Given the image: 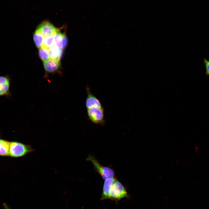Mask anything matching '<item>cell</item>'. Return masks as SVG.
<instances>
[{
  "label": "cell",
  "mask_w": 209,
  "mask_h": 209,
  "mask_svg": "<svg viewBox=\"0 0 209 209\" xmlns=\"http://www.w3.org/2000/svg\"><path fill=\"white\" fill-rule=\"evenodd\" d=\"M60 30L57 29V32L53 37V44L59 49H63L62 35L63 33H61Z\"/></svg>",
  "instance_id": "12"
},
{
  "label": "cell",
  "mask_w": 209,
  "mask_h": 209,
  "mask_svg": "<svg viewBox=\"0 0 209 209\" xmlns=\"http://www.w3.org/2000/svg\"><path fill=\"white\" fill-rule=\"evenodd\" d=\"M53 37V36L51 35L43 37L42 47L48 49L50 47L54 44Z\"/></svg>",
  "instance_id": "14"
},
{
  "label": "cell",
  "mask_w": 209,
  "mask_h": 209,
  "mask_svg": "<svg viewBox=\"0 0 209 209\" xmlns=\"http://www.w3.org/2000/svg\"><path fill=\"white\" fill-rule=\"evenodd\" d=\"M34 151V150L28 145L16 141L10 143L9 156L13 157L23 156Z\"/></svg>",
  "instance_id": "1"
},
{
  "label": "cell",
  "mask_w": 209,
  "mask_h": 209,
  "mask_svg": "<svg viewBox=\"0 0 209 209\" xmlns=\"http://www.w3.org/2000/svg\"><path fill=\"white\" fill-rule=\"evenodd\" d=\"M43 66L47 73H54L57 72L60 66V60L49 59L43 61Z\"/></svg>",
  "instance_id": "7"
},
{
  "label": "cell",
  "mask_w": 209,
  "mask_h": 209,
  "mask_svg": "<svg viewBox=\"0 0 209 209\" xmlns=\"http://www.w3.org/2000/svg\"><path fill=\"white\" fill-rule=\"evenodd\" d=\"M2 139H0V145H1V141H2Z\"/></svg>",
  "instance_id": "19"
},
{
  "label": "cell",
  "mask_w": 209,
  "mask_h": 209,
  "mask_svg": "<svg viewBox=\"0 0 209 209\" xmlns=\"http://www.w3.org/2000/svg\"><path fill=\"white\" fill-rule=\"evenodd\" d=\"M57 29L48 21H45L41 23L37 30L39 31L43 37L51 35L54 36Z\"/></svg>",
  "instance_id": "5"
},
{
  "label": "cell",
  "mask_w": 209,
  "mask_h": 209,
  "mask_svg": "<svg viewBox=\"0 0 209 209\" xmlns=\"http://www.w3.org/2000/svg\"><path fill=\"white\" fill-rule=\"evenodd\" d=\"M128 197L127 193L124 186L116 180L111 187L109 199L117 201Z\"/></svg>",
  "instance_id": "2"
},
{
  "label": "cell",
  "mask_w": 209,
  "mask_h": 209,
  "mask_svg": "<svg viewBox=\"0 0 209 209\" xmlns=\"http://www.w3.org/2000/svg\"><path fill=\"white\" fill-rule=\"evenodd\" d=\"M87 97L86 100V106L87 109L93 107L103 108L99 100L91 92L89 88L86 87Z\"/></svg>",
  "instance_id": "6"
},
{
  "label": "cell",
  "mask_w": 209,
  "mask_h": 209,
  "mask_svg": "<svg viewBox=\"0 0 209 209\" xmlns=\"http://www.w3.org/2000/svg\"><path fill=\"white\" fill-rule=\"evenodd\" d=\"M67 38L64 33L62 35V49H64L66 46L67 44Z\"/></svg>",
  "instance_id": "17"
},
{
  "label": "cell",
  "mask_w": 209,
  "mask_h": 209,
  "mask_svg": "<svg viewBox=\"0 0 209 209\" xmlns=\"http://www.w3.org/2000/svg\"><path fill=\"white\" fill-rule=\"evenodd\" d=\"M89 119L95 124L104 125L105 123L103 108L93 107L87 109Z\"/></svg>",
  "instance_id": "3"
},
{
  "label": "cell",
  "mask_w": 209,
  "mask_h": 209,
  "mask_svg": "<svg viewBox=\"0 0 209 209\" xmlns=\"http://www.w3.org/2000/svg\"><path fill=\"white\" fill-rule=\"evenodd\" d=\"M62 50L59 49L53 44L48 49L49 59L60 60L62 54Z\"/></svg>",
  "instance_id": "10"
},
{
  "label": "cell",
  "mask_w": 209,
  "mask_h": 209,
  "mask_svg": "<svg viewBox=\"0 0 209 209\" xmlns=\"http://www.w3.org/2000/svg\"><path fill=\"white\" fill-rule=\"evenodd\" d=\"M3 206L4 209H10L6 203L3 204Z\"/></svg>",
  "instance_id": "18"
},
{
  "label": "cell",
  "mask_w": 209,
  "mask_h": 209,
  "mask_svg": "<svg viewBox=\"0 0 209 209\" xmlns=\"http://www.w3.org/2000/svg\"><path fill=\"white\" fill-rule=\"evenodd\" d=\"M10 143L7 140H2L0 146V156H9Z\"/></svg>",
  "instance_id": "11"
},
{
  "label": "cell",
  "mask_w": 209,
  "mask_h": 209,
  "mask_svg": "<svg viewBox=\"0 0 209 209\" xmlns=\"http://www.w3.org/2000/svg\"><path fill=\"white\" fill-rule=\"evenodd\" d=\"M10 86L9 78L6 76H0V96L9 94Z\"/></svg>",
  "instance_id": "9"
},
{
  "label": "cell",
  "mask_w": 209,
  "mask_h": 209,
  "mask_svg": "<svg viewBox=\"0 0 209 209\" xmlns=\"http://www.w3.org/2000/svg\"><path fill=\"white\" fill-rule=\"evenodd\" d=\"M116 180L114 177L109 178L105 180L101 200L109 199V192L111 187Z\"/></svg>",
  "instance_id": "8"
},
{
  "label": "cell",
  "mask_w": 209,
  "mask_h": 209,
  "mask_svg": "<svg viewBox=\"0 0 209 209\" xmlns=\"http://www.w3.org/2000/svg\"><path fill=\"white\" fill-rule=\"evenodd\" d=\"M204 63L205 66L206 74L209 75V61L205 59L204 60Z\"/></svg>",
  "instance_id": "16"
},
{
  "label": "cell",
  "mask_w": 209,
  "mask_h": 209,
  "mask_svg": "<svg viewBox=\"0 0 209 209\" xmlns=\"http://www.w3.org/2000/svg\"><path fill=\"white\" fill-rule=\"evenodd\" d=\"M33 40L37 48H39L42 46L43 37L41 33L37 30L35 31L33 36Z\"/></svg>",
  "instance_id": "13"
},
{
  "label": "cell",
  "mask_w": 209,
  "mask_h": 209,
  "mask_svg": "<svg viewBox=\"0 0 209 209\" xmlns=\"http://www.w3.org/2000/svg\"><path fill=\"white\" fill-rule=\"evenodd\" d=\"M87 160L92 163L95 169L104 179L105 180L109 178L114 177V174L113 170L109 167L101 165L93 156H89Z\"/></svg>",
  "instance_id": "4"
},
{
  "label": "cell",
  "mask_w": 209,
  "mask_h": 209,
  "mask_svg": "<svg viewBox=\"0 0 209 209\" xmlns=\"http://www.w3.org/2000/svg\"><path fill=\"white\" fill-rule=\"evenodd\" d=\"M39 54L40 58L43 61L49 59L48 49L45 48L42 46L39 48Z\"/></svg>",
  "instance_id": "15"
}]
</instances>
